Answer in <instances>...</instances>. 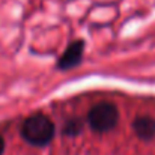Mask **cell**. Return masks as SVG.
<instances>
[{"label":"cell","mask_w":155,"mask_h":155,"mask_svg":"<svg viewBox=\"0 0 155 155\" xmlns=\"http://www.w3.org/2000/svg\"><path fill=\"white\" fill-rule=\"evenodd\" d=\"M133 133L142 142H152L155 139V117L148 114H140L131 122Z\"/></svg>","instance_id":"obj_4"},{"label":"cell","mask_w":155,"mask_h":155,"mask_svg":"<svg viewBox=\"0 0 155 155\" xmlns=\"http://www.w3.org/2000/svg\"><path fill=\"white\" fill-rule=\"evenodd\" d=\"M86 50V42L84 39H74L71 41L63 53L59 56L57 62H56V68L59 71H71L77 66L81 65L83 62V56Z\"/></svg>","instance_id":"obj_3"},{"label":"cell","mask_w":155,"mask_h":155,"mask_svg":"<svg viewBox=\"0 0 155 155\" xmlns=\"http://www.w3.org/2000/svg\"><path fill=\"white\" fill-rule=\"evenodd\" d=\"M20 136L33 148H45L54 140L56 125L45 113L36 111L23 120L20 127Z\"/></svg>","instance_id":"obj_1"},{"label":"cell","mask_w":155,"mask_h":155,"mask_svg":"<svg viewBox=\"0 0 155 155\" xmlns=\"http://www.w3.org/2000/svg\"><path fill=\"white\" fill-rule=\"evenodd\" d=\"M120 119V111L117 105L110 101H101L91 107L86 120L89 128L97 134H107L113 131Z\"/></svg>","instance_id":"obj_2"},{"label":"cell","mask_w":155,"mask_h":155,"mask_svg":"<svg viewBox=\"0 0 155 155\" xmlns=\"http://www.w3.org/2000/svg\"><path fill=\"white\" fill-rule=\"evenodd\" d=\"M87 120H83L81 117H69L65 120V124L62 125V130L60 133L65 136V137H77L80 136L83 131H84V125H86Z\"/></svg>","instance_id":"obj_5"},{"label":"cell","mask_w":155,"mask_h":155,"mask_svg":"<svg viewBox=\"0 0 155 155\" xmlns=\"http://www.w3.org/2000/svg\"><path fill=\"white\" fill-rule=\"evenodd\" d=\"M5 151H6V142H5V137L2 136V133H0V155L5 154Z\"/></svg>","instance_id":"obj_6"}]
</instances>
